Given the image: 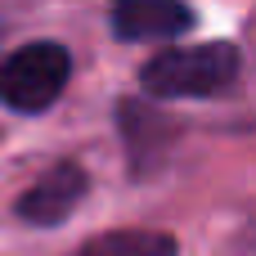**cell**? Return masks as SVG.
I'll return each instance as SVG.
<instances>
[{
	"instance_id": "6da1fadb",
	"label": "cell",
	"mask_w": 256,
	"mask_h": 256,
	"mask_svg": "<svg viewBox=\"0 0 256 256\" xmlns=\"http://www.w3.org/2000/svg\"><path fill=\"white\" fill-rule=\"evenodd\" d=\"M243 54L230 40H198V45H171L153 54L140 72L144 90L158 99H207L238 81Z\"/></svg>"
},
{
	"instance_id": "7a4b0ae2",
	"label": "cell",
	"mask_w": 256,
	"mask_h": 256,
	"mask_svg": "<svg viewBox=\"0 0 256 256\" xmlns=\"http://www.w3.org/2000/svg\"><path fill=\"white\" fill-rule=\"evenodd\" d=\"M68 76L72 54L58 40H32L0 63V104L22 117H36L68 90Z\"/></svg>"
},
{
	"instance_id": "3957f363",
	"label": "cell",
	"mask_w": 256,
	"mask_h": 256,
	"mask_svg": "<svg viewBox=\"0 0 256 256\" xmlns=\"http://www.w3.org/2000/svg\"><path fill=\"white\" fill-rule=\"evenodd\" d=\"M86 189H90L86 171H81L76 162H58V166H50V171L18 198V216H22L27 225H36V230H54V225H63V220L81 207Z\"/></svg>"
},
{
	"instance_id": "277c9868",
	"label": "cell",
	"mask_w": 256,
	"mask_h": 256,
	"mask_svg": "<svg viewBox=\"0 0 256 256\" xmlns=\"http://www.w3.org/2000/svg\"><path fill=\"white\" fill-rule=\"evenodd\" d=\"M108 22L117 40H176L198 18L189 4H176V0H122Z\"/></svg>"
},
{
	"instance_id": "5b68a950",
	"label": "cell",
	"mask_w": 256,
	"mask_h": 256,
	"mask_svg": "<svg viewBox=\"0 0 256 256\" xmlns=\"http://www.w3.org/2000/svg\"><path fill=\"white\" fill-rule=\"evenodd\" d=\"M180 243L162 230H112L90 243H81L76 256H176Z\"/></svg>"
}]
</instances>
